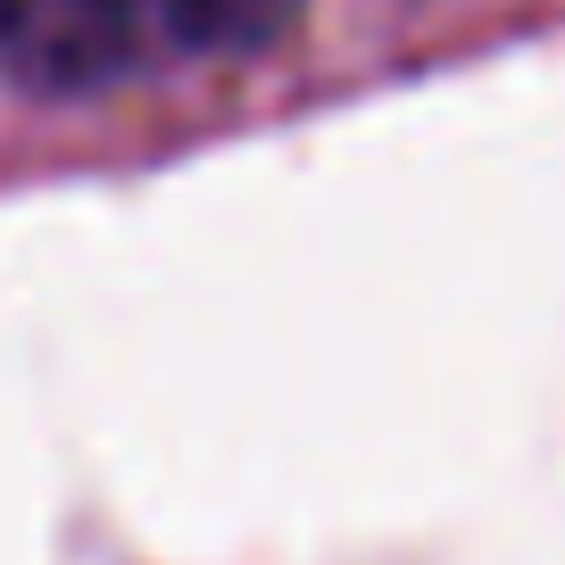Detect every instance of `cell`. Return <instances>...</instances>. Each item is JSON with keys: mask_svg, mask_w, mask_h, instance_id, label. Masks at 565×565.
<instances>
[{"mask_svg": "<svg viewBox=\"0 0 565 565\" xmlns=\"http://www.w3.org/2000/svg\"><path fill=\"white\" fill-rule=\"evenodd\" d=\"M150 0H0V75L42 100L108 92L141 58Z\"/></svg>", "mask_w": 565, "mask_h": 565, "instance_id": "cell-1", "label": "cell"}, {"mask_svg": "<svg viewBox=\"0 0 565 565\" xmlns=\"http://www.w3.org/2000/svg\"><path fill=\"white\" fill-rule=\"evenodd\" d=\"M150 18L200 58H258L300 25V0H150Z\"/></svg>", "mask_w": 565, "mask_h": 565, "instance_id": "cell-2", "label": "cell"}]
</instances>
